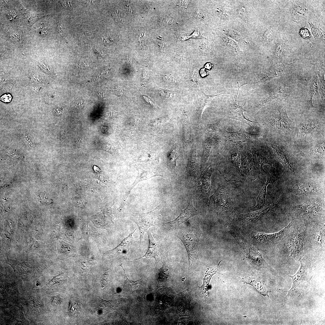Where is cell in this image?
<instances>
[{
  "instance_id": "obj_1",
  "label": "cell",
  "mask_w": 325,
  "mask_h": 325,
  "mask_svg": "<svg viewBox=\"0 0 325 325\" xmlns=\"http://www.w3.org/2000/svg\"><path fill=\"white\" fill-rule=\"evenodd\" d=\"M293 221L289 231L277 246L279 248L280 251L291 260L299 261L305 252L308 225L298 221Z\"/></svg>"
},
{
  "instance_id": "obj_2",
  "label": "cell",
  "mask_w": 325,
  "mask_h": 325,
  "mask_svg": "<svg viewBox=\"0 0 325 325\" xmlns=\"http://www.w3.org/2000/svg\"><path fill=\"white\" fill-rule=\"evenodd\" d=\"M288 214L292 220L308 225L317 223H324L325 212L318 202L308 201L289 208Z\"/></svg>"
},
{
  "instance_id": "obj_3",
  "label": "cell",
  "mask_w": 325,
  "mask_h": 325,
  "mask_svg": "<svg viewBox=\"0 0 325 325\" xmlns=\"http://www.w3.org/2000/svg\"><path fill=\"white\" fill-rule=\"evenodd\" d=\"M313 256L310 253H305L299 260L300 266L297 272L293 275H288L292 279V285L289 291H286L288 292L286 297L300 296L309 286L313 276Z\"/></svg>"
},
{
  "instance_id": "obj_4",
  "label": "cell",
  "mask_w": 325,
  "mask_h": 325,
  "mask_svg": "<svg viewBox=\"0 0 325 325\" xmlns=\"http://www.w3.org/2000/svg\"><path fill=\"white\" fill-rule=\"evenodd\" d=\"M201 232L199 229L189 224L180 230L177 236L183 243L186 250L188 258V270L190 271L196 265L200 248V240Z\"/></svg>"
},
{
  "instance_id": "obj_5",
  "label": "cell",
  "mask_w": 325,
  "mask_h": 325,
  "mask_svg": "<svg viewBox=\"0 0 325 325\" xmlns=\"http://www.w3.org/2000/svg\"><path fill=\"white\" fill-rule=\"evenodd\" d=\"M237 199L232 189L227 185L219 184L211 196L209 204L217 211L224 214L234 212Z\"/></svg>"
},
{
  "instance_id": "obj_6",
  "label": "cell",
  "mask_w": 325,
  "mask_h": 325,
  "mask_svg": "<svg viewBox=\"0 0 325 325\" xmlns=\"http://www.w3.org/2000/svg\"><path fill=\"white\" fill-rule=\"evenodd\" d=\"M325 226L324 223H317L308 226L305 252L314 255L325 252Z\"/></svg>"
},
{
  "instance_id": "obj_7",
  "label": "cell",
  "mask_w": 325,
  "mask_h": 325,
  "mask_svg": "<svg viewBox=\"0 0 325 325\" xmlns=\"http://www.w3.org/2000/svg\"><path fill=\"white\" fill-rule=\"evenodd\" d=\"M229 232L235 239L246 257L249 258L254 265L259 268L266 269L273 272L275 271L266 262L260 251L240 234L233 231H230Z\"/></svg>"
},
{
  "instance_id": "obj_8",
  "label": "cell",
  "mask_w": 325,
  "mask_h": 325,
  "mask_svg": "<svg viewBox=\"0 0 325 325\" xmlns=\"http://www.w3.org/2000/svg\"><path fill=\"white\" fill-rule=\"evenodd\" d=\"M162 206V203L149 212L141 213H133L131 214L130 219L137 224L139 228L140 240L139 247L145 232L150 227L154 226L153 223L160 215Z\"/></svg>"
},
{
  "instance_id": "obj_9",
  "label": "cell",
  "mask_w": 325,
  "mask_h": 325,
  "mask_svg": "<svg viewBox=\"0 0 325 325\" xmlns=\"http://www.w3.org/2000/svg\"><path fill=\"white\" fill-rule=\"evenodd\" d=\"M214 171L213 168L209 166L206 170L202 172L200 176L197 180L195 192L196 196H199L200 200L203 203L207 204L209 195L212 188L211 177Z\"/></svg>"
},
{
  "instance_id": "obj_10",
  "label": "cell",
  "mask_w": 325,
  "mask_h": 325,
  "mask_svg": "<svg viewBox=\"0 0 325 325\" xmlns=\"http://www.w3.org/2000/svg\"><path fill=\"white\" fill-rule=\"evenodd\" d=\"M245 103L246 102L244 105L241 106L237 104L236 102L231 103L228 101L223 107L221 117L240 121L245 123L253 129L252 125L258 122L250 120L244 116L243 112L246 110L243 109V107Z\"/></svg>"
},
{
  "instance_id": "obj_11",
  "label": "cell",
  "mask_w": 325,
  "mask_h": 325,
  "mask_svg": "<svg viewBox=\"0 0 325 325\" xmlns=\"http://www.w3.org/2000/svg\"><path fill=\"white\" fill-rule=\"evenodd\" d=\"M224 94L225 93L209 95L206 94L202 89L192 90L190 98L192 100L194 112L197 117L201 119L204 111L210 104L211 100L215 97Z\"/></svg>"
},
{
  "instance_id": "obj_12",
  "label": "cell",
  "mask_w": 325,
  "mask_h": 325,
  "mask_svg": "<svg viewBox=\"0 0 325 325\" xmlns=\"http://www.w3.org/2000/svg\"><path fill=\"white\" fill-rule=\"evenodd\" d=\"M270 126L283 131H285L283 125L288 131L292 129L291 122L287 115L284 106L282 104L279 106L273 114L267 121Z\"/></svg>"
},
{
  "instance_id": "obj_13",
  "label": "cell",
  "mask_w": 325,
  "mask_h": 325,
  "mask_svg": "<svg viewBox=\"0 0 325 325\" xmlns=\"http://www.w3.org/2000/svg\"><path fill=\"white\" fill-rule=\"evenodd\" d=\"M193 202L192 200H190L187 207L182 210L179 215L174 220L167 222L161 223L164 229L167 231L175 230L189 219L198 215L199 213L194 208Z\"/></svg>"
},
{
  "instance_id": "obj_14",
  "label": "cell",
  "mask_w": 325,
  "mask_h": 325,
  "mask_svg": "<svg viewBox=\"0 0 325 325\" xmlns=\"http://www.w3.org/2000/svg\"><path fill=\"white\" fill-rule=\"evenodd\" d=\"M293 221L282 230L274 233L267 234L263 232L257 233L254 238L259 242L271 246H277L289 231Z\"/></svg>"
},
{
  "instance_id": "obj_15",
  "label": "cell",
  "mask_w": 325,
  "mask_h": 325,
  "mask_svg": "<svg viewBox=\"0 0 325 325\" xmlns=\"http://www.w3.org/2000/svg\"><path fill=\"white\" fill-rule=\"evenodd\" d=\"M290 190L296 195H311L321 194L323 189L318 183L314 181L303 182L294 184Z\"/></svg>"
},
{
  "instance_id": "obj_16",
  "label": "cell",
  "mask_w": 325,
  "mask_h": 325,
  "mask_svg": "<svg viewBox=\"0 0 325 325\" xmlns=\"http://www.w3.org/2000/svg\"><path fill=\"white\" fill-rule=\"evenodd\" d=\"M281 200L280 199L274 201L263 209L240 214V218L246 221L255 222L261 220L272 212L279 205Z\"/></svg>"
},
{
  "instance_id": "obj_17",
  "label": "cell",
  "mask_w": 325,
  "mask_h": 325,
  "mask_svg": "<svg viewBox=\"0 0 325 325\" xmlns=\"http://www.w3.org/2000/svg\"><path fill=\"white\" fill-rule=\"evenodd\" d=\"M138 175L136 178L133 183L128 187L126 192L123 199L122 205H124L125 202L132 190L138 183L155 176H160L165 177L164 175L163 174L156 170L147 167L139 166L138 168Z\"/></svg>"
},
{
  "instance_id": "obj_18",
  "label": "cell",
  "mask_w": 325,
  "mask_h": 325,
  "mask_svg": "<svg viewBox=\"0 0 325 325\" xmlns=\"http://www.w3.org/2000/svg\"><path fill=\"white\" fill-rule=\"evenodd\" d=\"M226 134L225 139L234 144H238L242 147L241 144L244 142H252V139H255L258 134H254L248 133L244 130L243 124H241L240 130L235 132H229L226 131Z\"/></svg>"
},
{
  "instance_id": "obj_19",
  "label": "cell",
  "mask_w": 325,
  "mask_h": 325,
  "mask_svg": "<svg viewBox=\"0 0 325 325\" xmlns=\"http://www.w3.org/2000/svg\"><path fill=\"white\" fill-rule=\"evenodd\" d=\"M149 239V246L148 250L142 257L136 259L132 261H136L143 257L147 258H153L156 260V263L160 260V245L158 242L149 231H147Z\"/></svg>"
},
{
  "instance_id": "obj_20",
  "label": "cell",
  "mask_w": 325,
  "mask_h": 325,
  "mask_svg": "<svg viewBox=\"0 0 325 325\" xmlns=\"http://www.w3.org/2000/svg\"><path fill=\"white\" fill-rule=\"evenodd\" d=\"M267 179L265 184L263 187L256 198L257 203L254 208L260 209L264 206L266 202V196L267 187L268 185L270 183H274L280 177H278L272 170H270L267 173Z\"/></svg>"
},
{
  "instance_id": "obj_21",
  "label": "cell",
  "mask_w": 325,
  "mask_h": 325,
  "mask_svg": "<svg viewBox=\"0 0 325 325\" xmlns=\"http://www.w3.org/2000/svg\"><path fill=\"white\" fill-rule=\"evenodd\" d=\"M136 229L132 232L129 233L128 236L125 238L120 244L115 249L110 251V252L117 254V255L126 253L132 249L135 244L133 236V234Z\"/></svg>"
},
{
  "instance_id": "obj_22",
  "label": "cell",
  "mask_w": 325,
  "mask_h": 325,
  "mask_svg": "<svg viewBox=\"0 0 325 325\" xmlns=\"http://www.w3.org/2000/svg\"><path fill=\"white\" fill-rule=\"evenodd\" d=\"M119 265L123 268L126 277V279L123 284L122 294L124 296L129 295L135 292L138 289L141 279L136 280L129 279L126 274L122 264L121 263Z\"/></svg>"
},
{
  "instance_id": "obj_23",
  "label": "cell",
  "mask_w": 325,
  "mask_h": 325,
  "mask_svg": "<svg viewBox=\"0 0 325 325\" xmlns=\"http://www.w3.org/2000/svg\"><path fill=\"white\" fill-rule=\"evenodd\" d=\"M248 280L249 281L246 282L252 285L264 296H267L269 297L268 293L271 291L263 279L260 277H250Z\"/></svg>"
},
{
  "instance_id": "obj_24",
  "label": "cell",
  "mask_w": 325,
  "mask_h": 325,
  "mask_svg": "<svg viewBox=\"0 0 325 325\" xmlns=\"http://www.w3.org/2000/svg\"><path fill=\"white\" fill-rule=\"evenodd\" d=\"M270 144L274 149L276 157L285 168H287L291 172H294V169L287 156L282 150L279 149L277 145L273 143Z\"/></svg>"
},
{
  "instance_id": "obj_25",
  "label": "cell",
  "mask_w": 325,
  "mask_h": 325,
  "mask_svg": "<svg viewBox=\"0 0 325 325\" xmlns=\"http://www.w3.org/2000/svg\"><path fill=\"white\" fill-rule=\"evenodd\" d=\"M285 90L284 88L277 89L257 107L256 111H258L262 107L269 103L283 99L285 96Z\"/></svg>"
},
{
  "instance_id": "obj_26",
  "label": "cell",
  "mask_w": 325,
  "mask_h": 325,
  "mask_svg": "<svg viewBox=\"0 0 325 325\" xmlns=\"http://www.w3.org/2000/svg\"><path fill=\"white\" fill-rule=\"evenodd\" d=\"M8 264L13 268L14 271L22 274H25L30 272L31 268L28 263L20 262L8 258Z\"/></svg>"
},
{
  "instance_id": "obj_27",
  "label": "cell",
  "mask_w": 325,
  "mask_h": 325,
  "mask_svg": "<svg viewBox=\"0 0 325 325\" xmlns=\"http://www.w3.org/2000/svg\"><path fill=\"white\" fill-rule=\"evenodd\" d=\"M221 261L220 262L218 266L216 267H209L207 268L205 276L203 279V283L201 287V290L203 293H205L207 291V288L210 280L212 276L218 271L219 264Z\"/></svg>"
},
{
  "instance_id": "obj_28",
  "label": "cell",
  "mask_w": 325,
  "mask_h": 325,
  "mask_svg": "<svg viewBox=\"0 0 325 325\" xmlns=\"http://www.w3.org/2000/svg\"><path fill=\"white\" fill-rule=\"evenodd\" d=\"M169 272V268L166 264L164 263L159 270V276L157 279L158 284L156 287L157 288L161 287L166 282L168 277Z\"/></svg>"
},
{
  "instance_id": "obj_29",
  "label": "cell",
  "mask_w": 325,
  "mask_h": 325,
  "mask_svg": "<svg viewBox=\"0 0 325 325\" xmlns=\"http://www.w3.org/2000/svg\"><path fill=\"white\" fill-rule=\"evenodd\" d=\"M317 77H314L312 80L308 92V99L309 105L314 107L312 104V99L314 96L317 94L318 92V86L317 84Z\"/></svg>"
},
{
  "instance_id": "obj_30",
  "label": "cell",
  "mask_w": 325,
  "mask_h": 325,
  "mask_svg": "<svg viewBox=\"0 0 325 325\" xmlns=\"http://www.w3.org/2000/svg\"><path fill=\"white\" fill-rule=\"evenodd\" d=\"M214 142L212 139L207 141L205 143L203 162L207 163L212 153Z\"/></svg>"
},
{
  "instance_id": "obj_31",
  "label": "cell",
  "mask_w": 325,
  "mask_h": 325,
  "mask_svg": "<svg viewBox=\"0 0 325 325\" xmlns=\"http://www.w3.org/2000/svg\"><path fill=\"white\" fill-rule=\"evenodd\" d=\"M61 274L53 277L52 279L48 284L49 286L52 288L59 287L61 286L64 283V279Z\"/></svg>"
},
{
  "instance_id": "obj_32",
  "label": "cell",
  "mask_w": 325,
  "mask_h": 325,
  "mask_svg": "<svg viewBox=\"0 0 325 325\" xmlns=\"http://www.w3.org/2000/svg\"><path fill=\"white\" fill-rule=\"evenodd\" d=\"M183 115V132L184 138L185 141H188L190 136V130L188 126V123L187 114L185 113V111Z\"/></svg>"
},
{
  "instance_id": "obj_33",
  "label": "cell",
  "mask_w": 325,
  "mask_h": 325,
  "mask_svg": "<svg viewBox=\"0 0 325 325\" xmlns=\"http://www.w3.org/2000/svg\"><path fill=\"white\" fill-rule=\"evenodd\" d=\"M197 152L194 150L192 154L190 160V168L194 171L198 170V156Z\"/></svg>"
},
{
  "instance_id": "obj_34",
  "label": "cell",
  "mask_w": 325,
  "mask_h": 325,
  "mask_svg": "<svg viewBox=\"0 0 325 325\" xmlns=\"http://www.w3.org/2000/svg\"><path fill=\"white\" fill-rule=\"evenodd\" d=\"M220 127V124L219 122L207 124L206 127V130L208 132L213 133L217 132Z\"/></svg>"
},
{
  "instance_id": "obj_35",
  "label": "cell",
  "mask_w": 325,
  "mask_h": 325,
  "mask_svg": "<svg viewBox=\"0 0 325 325\" xmlns=\"http://www.w3.org/2000/svg\"><path fill=\"white\" fill-rule=\"evenodd\" d=\"M40 203L45 205H49L52 203V201L45 193H40L39 195Z\"/></svg>"
},
{
  "instance_id": "obj_36",
  "label": "cell",
  "mask_w": 325,
  "mask_h": 325,
  "mask_svg": "<svg viewBox=\"0 0 325 325\" xmlns=\"http://www.w3.org/2000/svg\"><path fill=\"white\" fill-rule=\"evenodd\" d=\"M93 31L89 32L84 31L82 32L80 35L79 39L81 41H83L86 39H91L93 36Z\"/></svg>"
},
{
  "instance_id": "obj_37",
  "label": "cell",
  "mask_w": 325,
  "mask_h": 325,
  "mask_svg": "<svg viewBox=\"0 0 325 325\" xmlns=\"http://www.w3.org/2000/svg\"><path fill=\"white\" fill-rule=\"evenodd\" d=\"M187 59L186 55L181 53H176L172 57V60L175 62H183Z\"/></svg>"
},
{
  "instance_id": "obj_38",
  "label": "cell",
  "mask_w": 325,
  "mask_h": 325,
  "mask_svg": "<svg viewBox=\"0 0 325 325\" xmlns=\"http://www.w3.org/2000/svg\"><path fill=\"white\" fill-rule=\"evenodd\" d=\"M168 119L169 118L167 116H164L153 120L150 124L155 126L159 125L165 123Z\"/></svg>"
},
{
  "instance_id": "obj_39",
  "label": "cell",
  "mask_w": 325,
  "mask_h": 325,
  "mask_svg": "<svg viewBox=\"0 0 325 325\" xmlns=\"http://www.w3.org/2000/svg\"><path fill=\"white\" fill-rule=\"evenodd\" d=\"M175 20L172 19L169 17H164L161 20V23L165 26H172L175 24Z\"/></svg>"
},
{
  "instance_id": "obj_40",
  "label": "cell",
  "mask_w": 325,
  "mask_h": 325,
  "mask_svg": "<svg viewBox=\"0 0 325 325\" xmlns=\"http://www.w3.org/2000/svg\"><path fill=\"white\" fill-rule=\"evenodd\" d=\"M71 302L70 303L69 310L71 314L76 315L79 311V307L78 304L75 302Z\"/></svg>"
},
{
  "instance_id": "obj_41",
  "label": "cell",
  "mask_w": 325,
  "mask_h": 325,
  "mask_svg": "<svg viewBox=\"0 0 325 325\" xmlns=\"http://www.w3.org/2000/svg\"><path fill=\"white\" fill-rule=\"evenodd\" d=\"M62 300L61 298L58 296H54L51 299V303L52 305L54 306H59L62 304Z\"/></svg>"
},
{
  "instance_id": "obj_42",
  "label": "cell",
  "mask_w": 325,
  "mask_h": 325,
  "mask_svg": "<svg viewBox=\"0 0 325 325\" xmlns=\"http://www.w3.org/2000/svg\"><path fill=\"white\" fill-rule=\"evenodd\" d=\"M176 5L184 8H186L190 2L189 0H178L176 1Z\"/></svg>"
},
{
  "instance_id": "obj_43",
  "label": "cell",
  "mask_w": 325,
  "mask_h": 325,
  "mask_svg": "<svg viewBox=\"0 0 325 325\" xmlns=\"http://www.w3.org/2000/svg\"><path fill=\"white\" fill-rule=\"evenodd\" d=\"M142 96L145 101L152 106L156 108H160V107L148 97L145 95H143Z\"/></svg>"
},
{
  "instance_id": "obj_44",
  "label": "cell",
  "mask_w": 325,
  "mask_h": 325,
  "mask_svg": "<svg viewBox=\"0 0 325 325\" xmlns=\"http://www.w3.org/2000/svg\"><path fill=\"white\" fill-rule=\"evenodd\" d=\"M301 36L304 38H308L310 36V33L308 30L306 28L302 29L300 32Z\"/></svg>"
},
{
  "instance_id": "obj_45",
  "label": "cell",
  "mask_w": 325,
  "mask_h": 325,
  "mask_svg": "<svg viewBox=\"0 0 325 325\" xmlns=\"http://www.w3.org/2000/svg\"><path fill=\"white\" fill-rule=\"evenodd\" d=\"M178 40L179 41H183L191 38L190 36L186 35L183 32H180L178 35Z\"/></svg>"
},
{
  "instance_id": "obj_46",
  "label": "cell",
  "mask_w": 325,
  "mask_h": 325,
  "mask_svg": "<svg viewBox=\"0 0 325 325\" xmlns=\"http://www.w3.org/2000/svg\"><path fill=\"white\" fill-rule=\"evenodd\" d=\"M2 101L5 102H10L12 99L11 95L8 94H4L2 95L0 98Z\"/></svg>"
},
{
  "instance_id": "obj_47",
  "label": "cell",
  "mask_w": 325,
  "mask_h": 325,
  "mask_svg": "<svg viewBox=\"0 0 325 325\" xmlns=\"http://www.w3.org/2000/svg\"><path fill=\"white\" fill-rule=\"evenodd\" d=\"M176 158L177 153L176 151L174 150H172L170 155L169 158L170 162L172 163H174V162L175 163V160H176Z\"/></svg>"
},
{
  "instance_id": "obj_48",
  "label": "cell",
  "mask_w": 325,
  "mask_h": 325,
  "mask_svg": "<svg viewBox=\"0 0 325 325\" xmlns=\"http://www.w3.org/2000/svg\"><path fill=\"white\" fill-rule=\"evenodd\" d=\"M195 17L199 20H203L204 18V16L202 12L200 10H198L195 14Z\"/></svg>"
},
{
  "instance_id": "obj_49",
  "label": "cell",
  "mask_w": 325,
  "mask_h": 325,
  "mask_svg": "<svg viewBox=\"0 0 325 325\" xmlns=\"http://www.w3.org/2000/svg\"><path fill=\"white\" fill-rule=\"evenodd\" d=\"M190 36L191 38H202L203 37V36L200 34L199 30H197L196 29L192 35H190Z\"/></svg>"
},
{
  "instance_id": "obj_50",
  "label": "cell",
  "mask_w": 325,
  "mask_h": 325,
  "mask_svg": "<svg viewBox=\"0 0 325 325\" xmlns=\"http://www.w3.org/2000/svg\"><path fill=\"white\" fill-rule=\"evenodd\" d=\"M72 1H64L63 4L65 7L72 10L73 8Z\"/></svg>"
},
{
  "instance_id": "obj_51",
  "label": "cell",
  "mask_w": 325,
  "mask_h": 325,
  "mask_svg": "<svg viewBox=\"0 0 325 325\" xmlns=\"http://www.w3.org/2000/svg\"><path fill=\"white\" fill-rule=\"evenodd\" d=\"M75 205L76 207L83 208L86 205V202L83 200H79L76 202Z\"/></svg>"
},
{
  "instance_id": "obj_52",
  "label": "cell",
  "mask_w": 325,
  "mask_h": 325,
  "mask_svg": "<svg viewBox=\"0 0 325 325\" xmlns=\"http://www.w3.org/2000/svg\"><path fill=\"white\" fill-rule=\"evenodd\" d=\"M76 66L78 68L84 69L88 67V65L84 61H81L77 63Z\"/></svg>"
},
{
  "instance_id": "obj_53",
  "label": "cell",
  "mask_w": 325,
  "mask_h": 325,
  "mask_svg": "<svg viewBox=\"0 0 325 325\" xmlns=\"http://www.w3.org/2000/svg\"><path fill=\"white\" fill-rule=\"evenodd\" d=\"M13 87V85L11 84L8 83L5 84L3 86V88L5 91H8L11 90Z\"/></svg>"
},
{
  "instance_id": "obj_54",
  "label": "cell",
  "mask_w": 325,
  "mask_h": 325,
  "mask_svg": "<svg viewBox=\"0 0 325 325\" xmlns=\"http://www.w3.org/2000/svg\"><path fill=\"white\" fill-rule=\"evenodd\" d=\"M115 91L116 94L119 96H121L123 94V90L120 87L117 88Z\"/></svg>"
},
{
  "instance_id": "obj_55",
  "label": "cell",
  "mask_w": 325,
  "mask_h": 325,
  "mask_svg": "<svg viewBox=\"0 0 325 325\" xmlns=\"http://www.w3.org/2000/svg\"><path fill=\"white\" fill-rule=\"evenodd\" d=\"M8 154L13 158H16L19 157L18 155L16 152H14V151H9Z\"/></svg>"
},
{
  "instance_id": "obj_56",
  "label": "cell",
  "mask_w": 325,
  "mask_h": 325,
  "mask_svg": "<svg viewBox=\"0 0 325 325\" xmlns=\"http://www.w3.org/2000/svg\"><path fill=\"white\" fill-rule=\"evenodd\" d=\"M128 62L131 66H133L135 63V60L132 56H129L128 58Z\"/></svg>"
},
{
  "instance_id": "obj_57",
  "label": "cell",
  "mask_w": 325,
  "mask_h": 325,
  "mask_svg": "<svg viewBox=\"0 0 325 325\" xmlns=\"http://www.w3.org/2000/svg\"><path fill=\"white\" fill-rule=\"evenodd\" d=\"M159 46L160 47L161 51L162 52L164 51L166 49V46L165 44L162 42H160L159 43Z\"/></svg>"
},
{
  "instance_id": "obj_58",
  "label": "cell",
  "mask_w": 325,
  "mask_h": 325,
  "mask_svg": "<svg viewBox=\"0 0 325 325\" xmlns=\"http://www.w3.org/2000/svg\"><path fill=\"white\" fill-rule=\"evenodd\" d=\"M106 94V93L105 92L101 91L98 92L97 94V96L101 98L105 97Z\"/></svg>"
},
{
  "instance_id": "obj_59",
  "label": "cell",
  "mask_w": 325,
  "mask_h": 325,
  "mask_svg": "<svg viewBox=\"0 0 325 325\" xmlns=\"http://www.w3.org/2000/svg\"><path fill=\"white\" fill-rule=\"evenodd\" d=\"M137 118L135 116H134L131 119V125H134L137 123Z\"/></svg>"
},
{
  "instance_id": "obj_60",
  "label": "cell",
  "mask_w": 325,
  "mask_h": 325,
  "mask_svg": "<svg viewBox=\"0 0 325 325\" xmlns=\"http://www.w3.org/2000/svg\"><path fill=\"white\" fill-rule=\"evenodd\" d=\"M84 101L83 100H81L77 103L76 104V107H81L84 105Z\"/></svg>"
},
{
  "instance_id": "obj_61",
  "label": "cell",
  "mask_w": 325,
  "mask_h": 325,
  "mask_svg": "<svg viewBox=\"0 0 325 325\" xmlns=\"http://www.w3.org/2000/svg\"><path fill=\"white\" fill-rule=\"evenodd\" d=\"M148 75L147 72H144L142 74V78L144 82L146 81L148 79Z\"/></svg>"
},
{
  "instance_id": "obj_62",
  "label": "cell",
  "mask_w": 325,
  "mask_h": 325,
  "mask_svg": "<svg viewBox=\"0 0 325 325\" xmlns=\"http://www.w3.org/2000/svg\"><path fill=\"white\" fill-rule=\"evenodd\" d=\"M107 37H107V38H105V37H104L103 38V39H102V40H103V41L104 42H105L106 43H110V42H112L113 41L112 39Z\"/></svg>"
},
{
  "instance_id": "obj_63",
  "label": "cell",
  "mask_w": 325,
  "mask_h": 325,
  "mask_svg": "<svg viewBox=\"0 0 325 325\" xmlns=\"http://www.w3.org/2000/svg\"><path fill=\"white\" fill-rule=\"evenodd\" d=\"M30 246V248H35L37 247L38 246V245L37 244V243L35 241H33L31 243Z\"/></svg>"
},
{
  "instance_id": "obj_64",
  "label": "cell",
  "mask_w": 325,
  "mask_h": 325,
  "mask_svg": "<svg viewBox=\"0 0 325 325\" xmlns=\"http://www.w3.org/2000/svg\"><path fill=\"white\" fill-rule=\"evenodd\" d=\"M116 116V113L114 112H111L110 113V116L111 117H115Z\"/></svg>"
}]
</instances>
